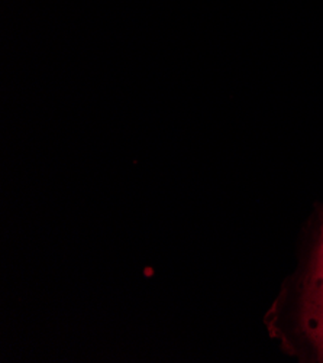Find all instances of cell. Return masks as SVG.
<instances>
[{
  "mask_svg": "<svg viewBox=\"0 0 323 363\" xmlns=\"http://www.w3.org/2000/svg\"><path fill=\"white\" fill-rule=\"evenodd\" d=\"M300 320L306 337L323 362V239L317 245L305 279Z\"/></svg>",
  "mask_w": 323,
  "mask_h": 363,
  "instance_id": "obj_1",
  "label": "cell"
},
{
  "mask_svg": "<svg viewBox=\"0 0 323 363\" xmlns=\"http://www.w3.org/2000/svg\"><path fill=\"white\" fill-rule=\"evenodd\" d=\"M322 239H323V228H322Z\"/></svg>",
  "mask_w": 323,
  "mask_h": 363,
  "instance_id": "obj_2",
  "label": "cell"
}]
</instances>
